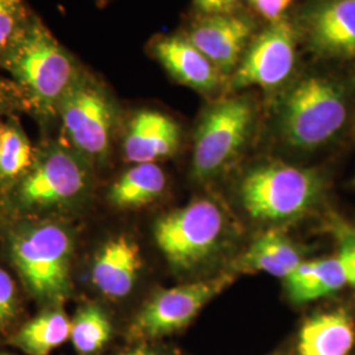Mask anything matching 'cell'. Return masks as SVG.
<instances>
[{
  "label": "cell",
  "instance_id": "cell-12",
  "mask_svg": "<svg viewBox=\"0 0 355 355\" xmlns=\"http://www.w3.org/2000/svg\"><path fill=\"white\" fill-rule=\"evenodd\" d=\"M146 51L179 85L211 98L221 92L227 94L228 78L183 32L154 36L148 42Z\"/></svg>",
  "mask_w": 355,
  "mask_h": 355
},
{
  "label": "cell",
  "instance_id": "cell-24",
  "mask_svg": "<svg viewBox=\"0 0 355 355\" xmlns=\"http://www.w3.org/2000/svg\"><path fill=\"white\" fill-rule=\"evenodd\" d=\"M12 111H32L24 92L13 82L0 76V114Z\"/></svg>",
  "mask_w": 355,
  "mask_h": 355
},
{
  "label": "cell",
  "instance_id": "cell-16",
  "mask_svg": "<svg viewBox=\"0 0 355 355\" xmlns=\"http://www.w3.org/2000/svg\"><path fill=\"white\" fill-rule=\"evenodd\" d=\"M355 343L354 322L343 309L316 313L299 333V355H349Z\"/></svg>",
  "mask_w": 355,
  "mask_h": 355
},
{
  "label": "cell",
  "instance_id": "cell-11",
  "mask_svg": "<svg viewBox=\"0 0 355 355\" xmlns=\"http://www.w3.org/2000/svg\"><path fill=\"white\" fill-rule=\"evenodd\" d=\"M300 45L320 60H355V0H318L293 19Z\"/></svg>",
  "mask_w": 355,
  "mask_h": 355
},
{
  "label": "cell",
  "instance_id": "cell-32",
  "mask_svg": "<svg viewBox=\"0 0 355 355\" xmlns=\"http://www.w3.org/2000/svg\"><path fill=\"white\" fill-rule=\"evenodd\" d=\"M0 355H12V354H4V353H0Z\"/></svg>",
  "mask_w": 355,
  "mask_h": 355
},
{
  "label": "cell",
  "instance_id": "cell-21",
  "mask_svg": "<svg viewBox=\"0 0 355 355\" xmlns=\"http://www.w3.org/2000/svg\"><path fill=\"white\" fill-rule=\"evenodd\" d=\"M33 149L26 133L16 125H3L0 146V183L21 179L35 161Z\"/></svg>",
  "mask_w": 355,
  "mask_h": 355
},
{
  "label": "cell",
  "instance_id": "cell-1",
  "mask_svg": "<svg viewBox=\"0 0 355 355\" xmlns=\"http://www.w3.org/2000/svg\"><path fill=\"white\" fill-rule=\"evenodd\" d=\"M350 112V89L338 76L322 71H297L275 94L272 130L292 152H315L343 130Z\"/></svg>",
  "mask_w": 355,
  "mask_h": 355
},
{
  "label": "cell",
  "instance_id": "cell-18",
  "mask_svg": "<svg viewBox=\"0 0 355 355\" xmlns=\"http://www.w3.org/2000/svg\"><path fill=\"white\" fill-rule=\"evenodd\" d=\"M71 321L61 309L46 311L28 321L8 343L26 355H49L70 338Z\"/></svg>",
  "mask_w": 355,
  "mask_h": 355
},
{
  "label": "cell",
  "instance_id": "cell-14",
  "mask_svg": "<svg viewBox=\"0 0 355 355\" xmlns=\"http://www.w3.org/2000/svg\"><path fill=\"white\" fill-rule=\"evenodd\" d=\"M182 141V128L171 116L140 110L128 123L123 139V154L128 162L157 164L178 152Z\"/></svg>",
  "mask_w": 355,
  "mask_h": 355
},
{
  "label": "cell",
  "instance_id": "cell-25",
  "mask_svg": "<svg viewBox=\"0 0 355 355\" xmlns=\"http://www.w3.org/2000/svg\"><path fill=\"white\" fill-rule=\"evenodd\" d=\"M340 233L341 245L337 258L341 262L346 282L355 288V234L349 227H343Z\"/></svg>",
  "mask_w": 355,
  "mask_h": 355
},
{
  "label": "cell",
  "instance_id": "cell-2",
  "mask_svg": "<svg viewBox=\"0 0 355 355\" xmlns=\"http://www.w3.org/2000/svg\"><path fill=\"white\" fill-rule=\"evenodd\" d=\"M33 112L57 116L60 103L86 69L35 13L24 35L0 61Z\"/></svg>",
  "mask_w": 355,
  "mask_h": 355
},
{
  "label": "cell",
  "instance_id": "cell-13",
  "mask_svg": "<svg viewBox=\"0 0 355 355\" xmlns=\"http://www.w3.org/2000/svg\"><path fill=\"white\" fill-rule=\"evenodd\" d=\"M257 32L253 19L237 12L196 16L183 35L229 79Z\"/></svg>",
  "mask_w": 355,
  "mask_h": 355
},
{
  "label": "cell",
  "instance_id": "cell-9",
  "mask_svg": "<svg viewBox=\"0 0 355 355\" xmlns=\"http://www.w3.org/2000/svg\"><path fill=\"white\" fill-rule=\"evenodd\" d=\"M89 186L87 161L73 149L51 144L35 161L13 192V207L36 212L78 199Z\"/></svg>",
  "mask_w": 355,
  "mask_h": 355
},
{
  "label": "cell",
  "instance_id": "cell-22",
  "mask_svg": "<svg viewBox=\"0 0 355 355\" xmlns=\"http://www.w3.org/2000/svg\"><path fill=\"white\" fill-rule=\"evenodd\" d=\"M33 15L26 0H0V61L24 35Z\"/></svg>",
  "mask_w": 355,
  "mask_h": 355
},
{
  "label": "cell",
  "instance_id": "cell-7",
  "mask_svg": "<svg viewBox=\"0 0 355 355\" xmlns=\"http://www.w3.org/2000/svg\"><path fill=\"white\" fill-rule=\"evenodd\" d=\"M227 218L218 204L199 199L161 217L154 239L168 263L192 270L207 262L223 245Z\"/></svg>",
  "mask_w": 355,
  "mask_h": 355
},
{
  "label": "cell",
  "instance_id": "cell-15",
  "mask_svg": "<svg viewBox=\"0 0 355 355\" xmlns=\"http://www.w3.org/2000/svg\"><path fill=\"white\" fill-rule=\"evenodd\" d=\"M141 266L139 243L127 236H119L105 242L96 254L91 279L103 295L111 299H121L133 290Z\"/></svg>",
  "mask_w": 355,
  "mask_h": 355
},
{
  "label": "cell",
  "instance_id": "cell-6",
  "mask_svg": "<svg viewBox=\"0 0 355 355\" xmlns=\"http://www.w3.org/2000/svg\"><path fill=\"white\" fill-rule=\"evenodd\" d=\"M73 246L70 232L53 223L35 224L13 236V262L38 299L60 300L69 290Z\"/></svg>",
  "mask_w": 355,
  "mask_h": 355
},
{
  "label": "cell",
  "instance_id": "cell-30",
  "mask_svg": "<svg viewBox=\"0 0 355 355\" xmlns=\"http://www.w3.org/2000/svg\"><path fill=\"white\" fill-rule=\"evenodd\" d=\"M1 139H3V125L0 124V146H1Z\"/></svg>",
  "mask_w": 355,
  "mask_h": 355
},
{
  "label": "cell",
  "instance_id": "cell-29",
  "mask_svg": "<svg viewBox=\"0 0 355 355\" xmlns=\"http://www.w3.org/2000/svg\"><path fill=\"white\" fill-rule=\"evenodd\" d=\"M111 1H112V0H95L96 6H98L99 8H104V7H107Z\"/></svg>",
  "mask_w": 355,
  "mask_h": 355
},
{
  "label": "cell",
  "instance_id": "cell-5",
  "mask_svg": "<svg viewBox=\"0 0 355 355\" xmlns=\"http://www.w3.org/2000/svg\"><path fill=\"white\" fill-rule=\"evenodd\" d=\"M57 116L71 148L87 162L108 157L117 117L116 105L107 86L94 73L83 70L60 103Z\"/></svg>",
  "mask_w": 355,
  "mask_h": 355
},
{
  "label": "cell",
  "instance_id": "cell-20",
  "mask_svg": "<svg viewBox=\"0 0 355 355\" xmlns=\"http://www.w3.org/2000/svg\"><path fill=\"white\" fill-rule=\"evenodd\" d=\"M111 336V320L98 305L89 304L80 308L71 321L70 340L80 355L99 353L110 343Z\"/></svg>",
  "mask_w": 355,
  "mask_h": 355
},
{
  "label": "cell",
  "instance_id": "cell-23",
  "mask_svg": "<svg viewBox=\"0 0 355 355\" xmlns=\"http://www.w3.org/2000/svg\"><path fill=\"white\" fill-rule=\"evenodd\" d=\"M17 313V295L15 282L0 267V328L11 322Z\"/></svg>",
  "mask_w": 355,
  "mask_h": 355
},
{
  "label": "cell",
  "instance_id": "cell-28",
  "mask_svg": "<svg viewBox=\"0 0 355 355\" xmlns=\"http://www.w3.org/2000/svg\"><path fill=\"white\" fill-rule=\"evenodd\" d=\"M120 355H159L157 354V353H154L152 350H149V349H145V347H137V349H135V350H130V352H127V353H123V354Z\"/></svg>",
  "mask_w": 355,
  "mask_h": 355
},
{
  "label": "cell",
  "instance_id": "cell-31",
  "mask_svg": "<svg viewBox=\"0 0 355 355\" xmlns=\"http://www.w3.org/2000/svg\"><path fill=\"white\" fill-rule=\"evenodd\" d=\"M349 229H350V230H352V232H353V233H354V234H355V229L354 228H350V227H349Z\"/></svg>",
  "mask_w": 355,
  "mask_h": 355
},
{
  "label": "cell",
  "instance_id": "cell-17",
  "mask_svg": "<svg viewBox=\"0 0 355 355\" xmlns=\"http://www.w3.org/2000/svg\"><path fill=\"white\" fill-rule=\"evenodd\" d=\"M284 282L290 299L296 304L327 297L347 283L338 258L303 261Z\"/></svg>",
  "mask_w": 355,
  "mask_h": 355
},
{
  "label": "cell",
  "instance_id": "cell-27",
  "mask_svg": "<svg viewBox=\"0 0 355 355\" xmlns=\"http://www.w3.org/2000/svg\"><path fill=\"white\" fill-rule=\"evenodd\" d=\"M254 12L262 19H265L267 23L277 21L286 16L287 8L291 6L293 0H246Z\"/></svg>",
  "mask_w": 355,
  "mask_h": 355
},
{
  "label": "cell",
  "instance_id": "cell-19",
  "mask_svg": "<svg viewBox=\"0 0 355 355\" xmlns=\"http://www.w3.org/2000/svg\"><path fill=\"white\" fill-rule=\"evenodd\" d=\"M166 175L157 164H136L114 183L110 200L120 208H140L164 192Z\"/></svg>",
  "mask_w": 355,
  "mask_h": 355
},
{
  "label": "cell",
  "instance_id": "cell-8",
  "mask_svg": "<svg viewBox=\"0 0 355 355\" xmlns=\"http://www.w3.org/2000/svg\"><path fill=\"white\" fill-rule=\"evenodd\" d=\"M300 38L291 17L259 29L229 76L227 94L261 89L277 94L297 74Z\"/></svg>",
  "mask_w": 355,
  "mask_h": 355
},
{
  "label": "cell",
  "instance_id": "cell-3",
  "mask_svg": "<svg viewBox=\"0 0 355 355\" xmlns=\"http://www.w3.org/2000/svg\"><path fill=\"white\" fill-rule=\"evenodd\" d=\"M258 103L249 92H232L215 99L196 124L191 171L199 182L223 175L253 139Z\"/></svg>",
  "mask_w": 355,
  "mask_h": 355
},
{
  "label": "cell",
  "instance_id": "cell-4",
  "mask_svg": "<svg viewBox=\"0 0 355 355\" xmlns=\"http://www.w3.org/2000/svg\"><path fill=\"white\" fill-rule=\"evenodd\" d=\"M322 187L318 171L270 161L254 166L242 177L239 196L242 207L254 220L279 223L312 209Z\"/></svg>",
  "mask_w": 355,
  "mask_h": 355
},
{
  "label": "cell",
  "instance_id": "cell-10",
  "mask_svg": "<svg viewBox=\"0 0 355 355\" xmlns=\"http://www.w3.org/2000/svg\"><path fill=\"white\" fill-rule=\"evenodd\" d=\"M233 280L232 274H224L157 292L133 318L129 337L135 341H150L186 328Z\"/></svg>",
  "mask_w": 355,
  "mask_h": 355
},
{
  "label": "cell",
  "instance_id": "cell-26",
  "mask_svg": "<svg viewBox=\"0 0 355 355\" xmlns=\"http://www.w3.org/2000/svg\"><path fill=\"white\" fill-rule=\"evenodd\" d=\"M241 0H192L195 16L232 15L240 12Z\"/></svg>",
  "mask_w": 355,
  "mask_h": 355
}]
</instances>
